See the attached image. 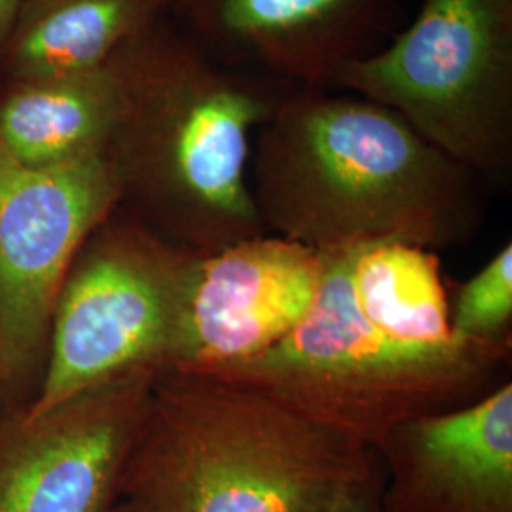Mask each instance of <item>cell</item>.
<instances>
[{
	"label": "cell",
	"instance_id": "1",
	"mask_svg": "<svg viewBox=\"0 0 512 512\" xmlns=\"http://www.w3.org/2000/svg\"><path fill=\"white\" fill-rule=\"evenodd\" d=\"M249 183L264 230L317 251L399 241L439 253L484 224L469 169L397 112L330 88L281 101L255 135Z\"/></svg>",
	"mask_w": 512,
	"mask_h": 512
},
{
	"label": "cell",
	"instance_id": "2",
	"mask_svg": "<svg viewBox=\"0 0 512 512\" xmlns=\"http://www.w3.org/2000/svg\"><path fill=\"white\" fill-rule=\"evenodd\" d=\"M110 63L122 88L109 148L120 207L205 255L266 234L249 183L253 143L296 88L220 63L164 12Z\"/></svg>",
	"mask_w": 512,
	"mask_h": 512
},
{
	"label": "cell",
	"instance_id": "3",
	"mask_svg": "<svg viewBox=\"0 0 512 512\" xmlns=\"http://www.w3.org/2000/svg\"><path fill=\"white\" fill-rule=\"evenodd\" d=\"M321 253L317 298L285 340L196 374L258 391L370 450L404 421L476 403L509 382L512 336L446 334L399 308L344 247Z\"/></svg>",
	"mask_w": 512,
	"mask_h": 512
},
{
	"label": "cell",
	"instance_id": "4",
	"mask_svg": "<svg viewBox=\"0 0 512 512\" xmlns=\"http://www.w3.org/2000/svg\"><path fill=\"white\" fill-rule=\"evenodd\" d=\"M378 454L217 378L162 370L120 499L143 512H329Z\"/></svg>",
	"mask_w": 512,
	"mask_h": 512
},
{
	"label": "cell",
	"instance_id": "5",
	"mask_svg": "<svg viewBox=\"0 0 512 512\" xmlns=\"http://www.w3.org/2000/svg\"><path fill=\"white\" fill-rule=\"evenodd\" d=\"M332 90L397 112L480 183H511L512 0H423L384 46L346 63Z\"/></svg>",
	"mask_w": 512,
	"mask_h": 512
},
{
	"label": "cell",
	"instance_id": "6",
	"mask_svg": "<svg viewBox=\"0 0 512 512\" xmlns=\"http://www.w3.org/2000/svg\"><path fill=\"white\" fill-rule=\"evenodd\" d=\"M198 255L118 205L84 241L61 285L42 378L21 406L25 414L40 416L133 372L165 370Z\"/></svg>",
	"mask_w": 512,
	"mask_h": 512
},
{
	"label": "cell",
	"instance_id": "7",
	"mask_svg": "<svg viewBox=\"0 0 512 512\" xmlns=\"http://www.w3.org/2000/svg\"><path fill=\"white\" fill-rule=\"evenodd\" d=\"M107 152L29 167L0 147V404L37 393L55 300L84 241L120 205Z\"/></svg>",
	"mask_w": 512,
	"mask_h": 512
},
{
	"label": "cell",
	"instance_id": "8",
	"mask_svg": "<svg viewBox=\"0 0 512 512\" xmlns=\"http://www.w3.org/2000/svg\"><path fill=\"white\" fill-rule=\"evenodd\" d=\"M154 370L95 385L40 416L0 414V512H109L120 501Z\"/></svg>",
	"mask_w": 512,
	"mask_h": 512
},
{
	"label": "cell",
	"instance_id": "9",
	"mask_svg": "<svg viewBox=\"0 0 512 512\" xmlns=\"http://www.w3.org/2000/svg\"><path fill=\"white\" fill-rule=\"evenodd\" d=\"M403 0H165L164 14L220 63L291 88L336 73L403 27Z\"/></svg>",
	"mask_w": 512,
	"mask_h": 512
},
{
	"label": "cell",
	"instance_id": "10",
	"mask_svg": "<svg viewBox=\"0 0 512 512\" xmlns=\"http://www.w3.org/2000/svg\"><path fill=\"white\" fill-rule=\"evenodd\" d=\"M323 272L321 251L268 232L200 253L165 370L200 372L274 348L308 315Z\"/></svg>",
	"mask_w": 512,
	"mask_h": 512
},
{
	"label": "cell",
	"instance_id": "11",
	"mask_svg": "<svg viewBox=\"0 0 512 512\" xmlns=\"http://www.w3.org/2000/svg\"><path fill=\"white\" fill-rule=\"evenodd\" d=\"M382 512H512V384L393 427L374 448Z\"/></svg>",
	"mask_w": 512,
	"mask_h": 512
},
{
	"label": "cell",
	"instance_id": "12",
	"mask_svg": "<svg viewBox=\"0 0 512 512\" xmlns=\"http://www.w3.org/2000/svg\"><path fill=\"white\" fill-rule=\"evenodd\" d=\"M122 112L112 63L84 73L10 82L0 93V147L29 167L107 152Z\"/></svg>",
	"mask_w": 512,
	"mask_h": 512
},
{
	"label": "cell",
	"instance_id": "13",
	"mask_svg": "<svg viewBox=\"0 0 512 512\" xmlns=\"http://www.w3.org/2000/svg\"><path fill=\"white\" fill-rule=\"evenodd\" d=\"M165 0H29L2 59L10 82L84 73L164 12Z\"/></svg>",
	"mask_w": 512,
	"mask_h": 512
},
{
	"label": "cell",
	"instance_id": "14",
	"mask_svg": "<svg viewBox=\"0 0 512 512\" xmlns=\"http://www.w3.org/2000/svg\"><path fill=\"white\" fill-rule=\"evenodd\" d=\"M512 243L507 241L484 268L459 287L450 304V329L461 340L512 336Z\"/></svg>",
	"mask_w": 512,
	"mask_h": 512
},
{
	"label": "cell",
	"instance_id": "15",
	"mask_svg": "<svg viewBox=\"0 0 512 512\" xmlns=\"http://www.w3.org/2000/svg\"><path fill=\"white\" fill-rule=\"evenodd\" d=\"M384 488V467L378 458L374 471L359 484L348 488L336 499L329 512H382L380 499Z\"/></svg>",
	"mask_w": 512,
	"mask_h": 512
},
{
	"label": "cell",
	"instance_id": "16",
	"mask_svg": "<svg viewBox=\"0 0 512 512\" xmlns=\"http://www.w3.org/2000/svg\"><path fill=\"white\" fill-rule=\"evenodd\" d=\"M27 2L29 0H0V55L14 35Z\"/></svg>",
	"mask_w": 512,
	"mask_h": 512
},
{
	"label": "cell",
	"instance_id": "17",
	"mask_svg": "<svg viewBox=\"0 0 512 512\" xmlns=\"http://www.w3.org/2000/svg\"><path fill=\"white\" fill-rule=\"evenodd\" d=\"M109 512H143L141 509H137L135 505H131L129 501H124V499H120Z\"/></svg>",
	"mask_w": 512,
	"mask_h": 512
}]
</instances>
